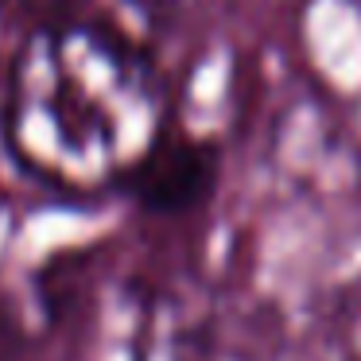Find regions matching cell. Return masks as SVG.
Here are the masks:
<instances>
[{
	"instance_id": "6da1fadb",
	"label": "cell",
	"mask_w": 361,
	"mask_h": 361,
	"mask_svg": "<svg viewBox=\"0 0 361 361\" xmlns=\"http://www.w3.org/2000/svg\"><path fill=\"white\" fill-rule=\"evenodd\" d=\"M121 187L148 214H190L218 187V148L187 133H164L125 167Z\"/></svg>"
},
{
	"instance_id": "3957f363",
	"label": "cell",
	"mask_w": 361,
	"mask_h": 361,
	"mask_svg": "<svg viewBox=\"0 0 361 361\" xmlns=\"http://www.w3.org/2000/svg\"><path fill=\"white\" fill-rule=\"evenodd\" d=\"M16 314H12V307L8 303H0V350L8 353V345H12V338H16Z\"/></svg>"
},
{
	"instance_id": "7a4b0ae2",
	"label": "cell",
	"mask_w": 361,
	"mask_h": 361,
	"mask_svg": "<svg viewBox=\"0 0 361 361\" xmlns=\"http://www.w3.org/2000/svg\"><path fill=\"white\" fill-rule=\"evenodd\" d=\"M94 0H0V16L12 27L39 35H66L82 24Z\"/></svg>"
}]
</instances>
